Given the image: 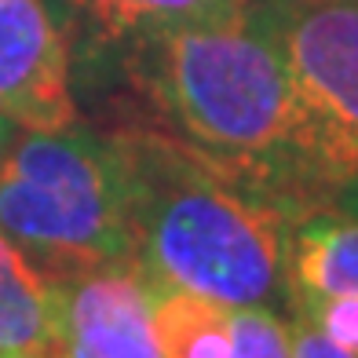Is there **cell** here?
<instances>
[{
    "label": "cell",
    "mask_w": 358,
    "mask_h": 358,
    "mask_svg": "<svg viewBox=\"0 0 358 358\" xmlns=\"http://www.w3.org/2000/svg\"><path fill=\"white\" fill-rule=\"evenodd\" d=\"M300 117L307 201L358 187V0H249Z\"/></svg>",
    "instance_id": "277c9868"
},
{
    "label": "cell",
    "mask_w": 358,
    "mask_h": 358,
    "mask_svg": "<svg viewBox=\"0 0 358 358\" xmlns=\"http://www.w3.org/2000/svg\"><path fill=\"white\" fill-rule=\"evenodd\" d=\"M234 0H70L77 19L99 44H128L179 22L205 19Z\"/></svg>",
    "instance_id": "30bf717a"
},
{
    "label": "cell",
    "mask_w": 358,
    "mask_h": 358,
    "mask_svg": "<svg viewBox=\"0 0 358 358\" xmlns=\"http://www.w3.org/2000/svg\"><path fill=\"white\" fill-rule=\"evenodd\" d=\"M289 340H292V358H358L351 351H344L340 344H333L315 322H307L303 315H292L289 322Z\"/></svg>",
    "instance_id": "4fadbf2b"
},
{
    "label": "cell",
    "mask_w": 358,
    "mask_h": 358,
    "mask_svg": "<svg viewBox=\"0 0 358 358\" xmlns=\"http://www.w3.org/2000/svg\"><path fill=\"white\" fill-rule=\"evenodd\" d=\"M0 358H66L59 278L0 234Z\"/></svg>",
    "instance_id": "52a82bcc"
},
{
    "label": "cell",
    "mask_w": 358,
    "mask_h": 358,
    "mask_svg": "<svg viewBox=\"0 0 358 358\" xmlns=\"http://www.w3.org/2000/svg\"><path fill=\"white\" fill-rule=\"evenodd\" d=\"M66 358H165L154 329L150 278L113 264L59 278Z\"/></svg>",
    "instance_id": "8992f818"
},
{
    "label": "cell",
    "mask_w": 358,
    "mask_h": 358,
    "mask_svg": "<svg viewBox=\"0 0 358 358\" xmlns=\"http://www.w3.org/2000/svg\"><path fill=\"white\" fill-rule=\"evenodd\" d=\"M19 132H22V124H15V121L8 117V113H0V154L8 150V143H11L15 136H19Z\"/></svg>",
    "instance_id": "5bb4252c"
},
{
    "label": "cell",
    "mask_w": 358,
    "mask_h": 358,
    "mask_svg": "<svg viewBox=\"0 0 358 358\" xmlns=\"http://www.w3.org/2000/svg\"><path fill=\"white\" fill-rule=\"evenodd\" d=\"M110 136L128 179L136 267L146 278L227 307H271L285 296V201L150 124Z\"/></svg>",
    "instance_id": "7a4b0ae2"
},
{
    "label": "cell",
    "mask_w": 358,
    "mask_h": 358,
    "mask_svg": "<svg viewBox=\"0 0 358 358\" xmlns=\"http://www.w3.org/2000/svg\"><path fill=\"white\" fill-rule=\"evenodd\" d=\"M358 292V213L315 208L289 220L285 234V300Z\"/></svg>",
    "instance_id": "ba28073f"
},
{
    "label": "cell",
    "mask_w": 358,
    "mask_h": 358,
    "mask_svg": "<svg viewBox=\"0 0 358 358\" xmlns=\"http://www.w3.org/2000/svg\"><path fill=\"white\" fill-rule=\"evenodd\" d=\"M154 329L165 358H234L231 307L187 289L154 285Z\"/></svg>",
    "instance_id": "9c48e42d"
},
{
    "label": "cell",
    "mask_w": 358,
    "mask_h": 358,
    "mask_svg": "<svg viewBox=\"0 0 358 358\" xmlns=\"http://www.w3.org/2000/svg\"><path fill=\"white\" fill-rule=\"evenodd\" d=\"M121 48L128 85L154 117L150 128L289 208L307 205L296 103L249 0Z\"/></svg>",
    "instance_id": "6da1fadb"
},
{
    "label": "cell",
    "mask_w": 358,
    "mask_h": 358,
    "mask_svg": "<svg viewBox=\"0 0 358 358\" xmlns=\"http://www.w3.org/2000/svg\"><path fill=\"white\" fill-rule=\"evenodd\" d=\"M0 234L41 271L136 264L128 179L113 136L70 124L59 132L22 128L0 154Z\"/></svg>",
    "instance_id": "3957f363"
},
{
    "label": "cell",
    "mask_w": 358,
    "mask_h": 358,
    "mask_svg": "<svg viewBox=\"0 0 358 358\" xmlns=\"http://www.w3.org/2000/svg\"><path fill=\"white\" fill-rule=\"evenodd\" d=\"M292 315H303L318 329L340 344L344 351L358 355V292H329V296L289 300Z\"/></svg>",
    "instance_id": "7c38bea8"
},
{
    "label": "cell",
    "mask_w": 358,
    "mask_h": 358,
    "mask_svg": "<svg viewBox=\"0 0 358 358\" xmlns=\"http://www.w3.org/2000/svg\"><path fill=\"white\" fill-rule=\"evenodd\" d=\"M234 358H292L289 322L274 315L267 303L231 307Z\"/></svg>",
    "instance_id": "8fae6325"
},
{
    "label": "cell",
    "mask_w": 358,
    "mask_h": 358,
    "mask_svg": "<svg viewBox=\"0 0 358 358\" xmlns=\"http://www.w3.org/2000/svg\"><path fill=\"white\" fill-rule=\"evenodd\" d=\"M0 113L37 132L77 124L70 48L48 0H0Z\"/></svg>",
    "instance_id": "5b68a950"
}]
</instances>
